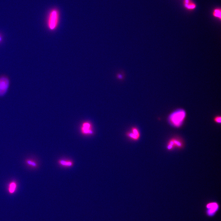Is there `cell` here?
Wrapping results in <instances>:
<instances>
[{
    "mask_svg": "<svg viewBox=\"0 0 221 221\" xmlns=\"http://www.w3.org/2000/svg\"><path fill=\"white\" fill-rule=\"evenodd\" d=\"M186 117L185 110L180 109L171 114L169 118L170 123L175 127H180L183 123Z\"/></svg>",
    "mask_w": 221,
    "mask_h": 221,
    "instance_id": "cell-1",
    "label": "cell"
},
{
    "mask_svg": "<svg viewBox=\"0 0 221 221\" xmlns=\"http://www.w3.org/2000/svg\"><path fill=\"white\" fill-rule=\"evenodd\" d=\"M59 19V13L56 8L51 10L48 14L47 24L49 28L51 30L55 29L58 25Z\"/></svg>",
    "mask_w": 221,
    "mask_h": 221,
    "instance_id": "cell-2",
    "label": "cell"
},
{
    "mask_svg": "<svg viewBox=\"0 0 221 221\" xmlns=\"http://www.w3.org/2000/svg\"><path fill=\"white\" fill-rule=\"evenodd\" d=\"M10 85V80L7 76H0V97H3L7 93Z\"/></svg>",
    "mask_w": 221,
    "mask_h": 221,
    "instance_id": "cell-3",
    "label": "cell"
},
{
    "mask_svg": "<svg viewBox=\"0 0 221 221\" xmlns=\"http://www.w3.org/2000/svg\"><path fill=\"white\" fill-rule=\"evenodd\" d=\"M81 130V133L84 135H91L94 134L91 124L88 122H85L82 124Z\"/></svg>",
    "mask_w": 221,
    "mask_h": 221,
    "instance_id": "cell-4",
    "label": "cell"
},
{
    "mask_svg": "<svg viewBox=\"0 0 221 221\" xmlns=\"http://www.w3.org/2000/svg\"><path fill=\"white\" fill-rule=\"evenodd\" d=\"M207 213L209 216H213L219 209L218 205L216 203H212L208 204L206 206Z\"/></svg>",
    "mask_w": 221,
    "mask_h": 221,
    "instance_id": "cell-5",
    "label": "cell"
},
{
    "mask_svg": "<svg viewBox=\"0 0 221 221\" xmlns=\"http://www.w3.org/2000/svg\"><path fill=\"white\" fill-rule=\"evenodd\" d=\"M127 135L131 139L134 140H138L140 137V134L138 129L136 127H133L131 129V131L128 132Z\"/></svg>",
    "mask_w": 221,
    "mask_h": 221,
    "instance_id": "cell-6",
    "label": "cell"
},
{
    "mask_svg": "<svg viewBox=\"0 0 221 221\" xmlns=\"http://www.w3.org/2000/svg\"><path fill=\"white\" fill-rule=\"evenodd\" d=\"M60 165L65 167H72L73 163L72 161L70 160H60L58 161Z\"/></svg>",
    "mask_w": 221,
    "mask_h": 221,
    "instance_id": "cell-7",
    "label": "cell"
},
{
    "mask_svg": "<svg viewBox=\"0 0 221 221\" xmlns=\"http://www.w3.org/2000/svg\"><path fill=\"white\" fill-rule=\"evenodd\" d=\"M184 4L185 7L189 10L194 9L196 7V5L191 2L190 0H184Z\"/></svg>",
    "mask_w": 221,
    "mask_h": 221,
    "instance_id": "cell-8",
    "label": "cell"
},
{
    "mask_svg": "<svg viewBox=\"0 0 221 221\" xmlns=\"http://www.w3.org/2000/svg\"><path fill=\"white\" fill-rule=\"evenodd\" d=\"M17 185L15 182H11L8 186V191L11 193H13L15 191L17 188Z\"/></svg>",
    "mask_w": 221,
    "mask_h": 221,
    "instance_id": "cell-9",
    "label": "cell"
},
{
    "mask_svg": "<svg viewBox=\"0 0 221 221\" xmlns=\"http://www.w3.org/2000/svg\"><path fill=\"white\" fill-rule=\"evenodd\" d=\"M26 164L31 167L35 168L37 167V163L34 161L31 160H27L26 161Z\"/></svg>",
    "mask_w": 221,
    "mask_h": 221,
    "instance_id": "cell-10",
    "label": "cell"
},
{
    "mask_svg": "<svg viewBox=\"0 0 221 221\" xmlns=\"http://www.w3.org/2000/svg\"><path fill=\"white\" fill-rule=\"evenodd\" d=\"M120 72L116 74L117 78L120 80H123L125 76L124 73L122 70H120Z\"/></svg>",
    "mask_w": 221,
    "mask_h": 221,
    "instance_id": "cell-11",
    "label": "cell"
},
{
    "mask_svg": "<svg viewBox=\"0 0 221 221\" xmlns=\"http://www.w3.org/2000/svg\"><path fill=\"white\" fill-rule=\"evenodd\" d=\"M213 14L214 16L220 19H221V12L220 9H216L214 10Z\"/></svg>",
    "mask_w": 221,
    "mask_h": 221,
    "instance_id": "cell-12",
    "label": "cell"
},
{
    "mask_svg": "<svg viewBox=\"0 0 221 221\" xmlns=\"http://www.w3.org/2000/svg\"><path fill=\"white\" fill-rule=\"evenodd\" d=\"M214 121L218 124H220L221 123V117L220 116H216L214 118Z\"/></svg>",
    "mask_w": 221,
    "mask_h": 221,
    "instance_id": "cell-13",
    "label": "cell"
},
{
    "mask_svg": "<svg viewBox=\"0 0 221 221\" xmlns=\"http://www.w3.org/2000/svg\"><path fill=\"white\" fill-rule=\"evenodd\" d=\"M3 40V38L2 36L0 35V43L2 42Z\"/></svg>",
    "mask_w": 221,
    "mask_h": 221,
    "instance_id": "cell-14",
    "label": "cell"
}]
</instances>
